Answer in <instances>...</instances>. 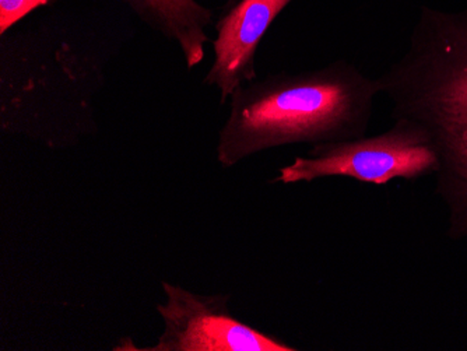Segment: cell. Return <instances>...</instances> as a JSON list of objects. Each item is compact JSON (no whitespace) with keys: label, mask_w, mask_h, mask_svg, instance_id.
Here are the masks:
<instances>
[{"label":"cell","mask_w":467,"mask_h":351,"mask_svg":"<svg viewBox=\"0 0 467 351\" xmlns=\"http://www.w3.org/2000/svg\"><path fill=\"white\" fill-rule=\"evenodd\" d=\"M93 12L47 10L7 31L0 43V127L49 146L78 141L96 128L93 97L111 36Z\"/></svg>","instance_id":"1"},{"label":"cell","mask_w":467,"mask_h":351,"mask_svg":"<svg viewBox=\"0 0 467 351\" xmlns=\"http://www.w3.org/2000/svg\"><path fill=\"white\" fill-rule=\"evenodd\" d=\"M377 81L392 119L411 123L431 143L447 237L467 240V7L422 6L405 51Z\"/></svg>","instance_id":"2"},{"label":"cell","mask_w":467,"mask_h":351,"mask_svg":"<svg viewBox=\"0 0 467 351\" xmlns=\"http://www.w3.org/2000/svg\"><path fill=\"white\" fill-rule=\"evenodd\" d=\"M378 96L377 77L345 59L317 69L256 77L230 97L217 161L231 169L272 149L366 136Z\"/></svg>","instance_id":"3"},{"label":"cell","mask_w":467,"mask_h":351,"mask_svg":"<svg viewBox=\"0 0 467 351\" xmlns=\"http://www.w3.org/2000/svg\"><path fill=\"white\" fill-rule=\"evenodd\" d=\"M438 160L422 130L406 120L374 136L312 146L306 157H296L280 169L273 182H314L322 178L345 177L372 185L395 180L432 177Z\"/></svg>","instance_id":"4"},{"label":"cell","mask_w":467,"mask_h":351,"mask_svg":"<svg viewBox=\"0 0 467 351\" xmlns=\"http://www.w3.org/2000/svg\"><path fill=\"white\" fill-rule=\"evenodd\" d=\"M167 301L157 305L164 322L159 342L136 347L130 339L115 351H298L240 321L228 309L230 295H203L161 282Z\"/></svg>","instance_id":"5"},{"label":"cell","mask_w":467,"mask_h":351,"mask_svg":"<svg viewBox=\"0 0 467 351\" xmlns=\"http://www.w3.org/2000/svg\"><path fill=\"white\" fill-rule=\"evenodd\" d=\"M293 0H240L216 23L213 65L204 76L222 104L234 91L258 77L256 52L270 26Z\"/></svg>","instance_id":"6"},{"label":"cell","mask_w":467,"mask_h":351,"mask_svg":"<svg viewBox=\"0 0 467 351\" xmlns=\"http://www.w3.org/2000/svg\"><path fill=\"white\" fill-rule=\"evenodd\" d=\"M144 25L177 44L188 69L204 59V46L212 39L207 27L213 25L214 10L198 0H119Z\"/></svg>","instance_id":"7"},{"label":"cell","mask_w":467,"mask_h":351,"mask_svg":"<svg viewBox=\"0 0 467 351\" xmlns=\"http://www.w3.org/2000/svg\"><path fill=\"white\" fill-rule=\"evenodd\" d=\"M55 0H0V36L20 25L41 7L51 6Z\"/></svg>","instance_id":"8"}]
</instances>
